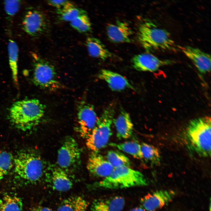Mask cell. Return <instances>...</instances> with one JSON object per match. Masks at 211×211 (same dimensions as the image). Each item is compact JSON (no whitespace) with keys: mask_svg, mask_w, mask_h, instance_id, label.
Masks as SVG:
<instances>
[{"mask_svg":"<svg viewBox=\"0 0 211 211\" xmlns=\"http://www.w3.org/2000/svg\"><path fill=\"white\" fill-rule=\"evenodd\" d=\"M97 77L105 81L113 91H120L126 89L135 90L128 80L121 75L110 70L103 69L97 75Z\"/></svg>","mask_w":211,"mask_h":211,"instance_id":"cell-16","label":"cell"},{"mask_svg":"<svg viewBox=\"0 0 211 211\" xmlns=\"http://www.w3.org/2000/svg\"><path fill=\"white\" fill-rule=\"evenodd\" d=\"M19 0H6L4 4L5 11L9 16H13L18 11L20 5Z\"/></svg>","mask_w":211,"mask_h":211,"instance_id":"cell-30","label":"cell"},{"mask_svg":"<svg viewBox=\"0 0 211 211\" xmlns=\"http://www.w3.org/2000/svg\"><path fill=\"white\" fill-rule=\"evenodd\" d=\"M8 50L9 64L12 72V78L14 83L17 85L18 47L14 41L10 39L8 43Z\"/></svg>","mask_w":211,"mask_h":211,"instance_id":"cell-24","label":"cell"},{"mask_svg":"<svg viewBox=\"0 0 211 211\" xmlns=\"http://www.w3.org/2000/svg\"><path fill=\"white\" fill-rule=\"evenodd\" d=\"M131 62L133 67L137 71L153 72L163 66L173 63L174 61L169 59L161 60L147 53L135 55Z\"/></svg>","mask_w":211,"mask_h":211,"instance_id":"cell-11","label":"cell"},{"mask_svg":"<svg viewBox=\"0 0 211 211\" xmlns=\"http://www.w3.org/2000/svg\"><path fill=\"white\" fill-rule=\"evenodd\" d=\"M45 108V106L35 98L18 101L11 107L9 119L17 128L26 131L38 124L44 115Z\"/></svg>","mask_w":211,"mask_h":211,"instance_id":"cell-2","label":"cell"},{"mask_svg":"<svg viewBox=\"0 0 211 211\" xmlns=\"http://www.w3.org/2000/svg\"><path fill=\"white\" fill-rule=\"evenodd\" d=\"M115 114V108L110 105L98 118L96 126L86 142L87 147L93 152H98L107 145L112 134L111 127Z\"/></svg>","mask_w":211,"mask_h":211,"instance_id":"cell-6","label":"cell"},{"mask_svg":"<svg viewBox=\"0 0 211 211\" xmlns=\"http://www.w3.org/2000/svg\"><path fill=\"white\" fill-rule=\"evenodd\" d=\"M47 3L50 5L57 8V9L62 8L70 1L68 0H48Z\"/></svg>","mask_w":211,"mask_h":211,"instance_id":"cell-31","label":"cell"},{"mask_svg":"<svg viewBox=\"0 0 211 211\" xmlns=\"http://www.w3.org/2000/svg\"><path fill=\"white\" fill-rule=\"evenodd\" d=\"M140 145L143 159L152 165H159L161 157L158 149L145 143H142Z\"/></svg>","mask_w":211,"mask_h":211,"instance_id":"cell-25","label":"cell"},{"mask_svg":"<svg viewBox=\"0 0 211 211\" xmlns=\"http://www.w3.org/2000/svg\"><path fill=\"white\" fill-rule=\"evenodd\" d=\"M48 21L45 14L33 8H28L24 14L22 22L23 30L30 36L38 37L47 30Z\"/></svg>","mask_w":211,"mask_h":211,"instance_id":"cell-8","label":"cell"},{"mask_svg":"<svg viewBox=\"0 0 211 211\" xmlns=\"http://www.w3.org/2000/svg\"><path fill=\"white\" fill-rule=\"evenodd\" d=\"M89 204L79 196L69 197L63 200L57 211H86Z\"/></svg>","mask_w":211,"mask_h":211,"instance_id":"cell-21","label":"cell"},{"mask_svg":"<svg viewBox=\"0 0 211 211\" xmlns=\"http://www.w3.org/2000/svg\"><path fill=\"white\" fill-rule=\"evenodd\" d=\"M87 168L89 172L97 177L106 178L112 173L114 168L98 152H92L88 161Z\"/></svg>","mask_w":211,"mask_h":211,"instance_id":"cell-13","label":"cell"},{"mask_svg":"<svg viewBox=\"0 0 211 211\" xmlns=\"http://www.w3.org/2000/svg\"><path fill=\"white\" fill-rule=\"evenodd\" d=\"M21 199L16 196L4 193L0 196V211H22Z\"/></svg>","mask_w":211,"mask_h":211,"instance_id":"cell-22","label":"cell"},{"mask_svg":"<svg viewBox=\"0 0 211 211\" xmlns=\"http://www.w3.org/2000/svg\"><path fill=\"white\" fill-rule=\"evenodd\" d=\"M86 45L89 55L92 57L104 60L113 56L112 54L97 38L88 37Z\"/></svg>","mask_w":211,"mask_h":211,"instance_id":"cell-19","label":"cell"},{"mask_svg":"<svg viewBox=\"0 0 211 211\" xmlns=\"http://www.w3.org/2000/svg\"><path fill=\"white\" fill-rule=\"evenodd\" d=\"M13 157L7 152H0V181L9 173L13 166Z\"/></svg>","mask_w":211,"mask_h":211,"instance_id":"cell-29","label":"cell"},{"mask_svg":"<svg viewBox=\"0 0 211 211\" xmlns=\"http://www.w3.org/2000/svg\"><path fill=\"white\" fill-rule=\"evenodd\" d=\"M81 155L76 140L71 137H67L58 152L57 163L59 167L64 170L76 166L80 161Z\"/></svg>","mask_w":211,"mask_h":211,"instance_id":"cell-9","label":"cell"},{"mask_svg":"<svg viewBox=\"0 0 211 211\" xmlns=\"http://www.w3.org/2000/svg\"><path fill=\"white\" fill-rule=\"evenodd\" d=\"M137 38L141 45L149 53L173 50L175 47L174 42L169 32L149 21L139 24Z\"/></svg>","mask_w":211,"mask_h":211,"instance_id":"cell-3","label":"cell"},{"mask_svg":"<svg viewBox=\"0 0 211 211\" xmlns=\"http://www.w3.org/2000/svg\"><path fill=\"white\" fill-rule=\"evenodd\" d=\"M211 121L205 116L191 120L185 132L186 146L189 151L202 157L211 155Z\"/></svg>","mask_w":211,"mask_h":211,"instance_id":"cell-1","label":"cell"},{"mask_svg":"<svg viewBox=\"0 0 211 211\" xmlns=\"http://www.w3.org/2000/svg\"><path fill=\"white\" fill-rule=\"evenodd\" d=\"M70 24L72 28L80 33H86L91 30V23L87 13L77 17L70 22Z\"/></svg>","mask_w":211,"mask_h":211,"instance_id":"cell-28","label":"cell"},{"mask_svg":"<svg viewBox=\"0 0 211 211\" xmlns=\"http://www.w3.org/2000/svg\"><path fill=\"white\" fill-rule=\"evenodd\" d=\"M125 203L124 198L120 196L99 199L93 201L91 211H122Z\"/></svg>","mask_w":211,"mask_h":211,"instance_id":"cell-17","label":"cell"},{"mask_svg":"<svg viewBox=\"0 0 211 211\" xmlns=\"http://www.w3.org/2000/svg\"><path fill=\"white\" fill-rule=\"evenodd\" d=\"M113 122L116 130V136L119 139H127L132 135L133 125L128 113L122 109L120 113Z\"/></svg>","mask_w":211,"mask_h":211,"instance_id":"cell-18","label":"cell"},{"mask_svg":"<svg viewBox=\"0 0 211 211\" xmlns=\"http://www.w3.org/2000/svg\"><path fill=\"white\" fill-rule=\"evenodd\" d=\"M51 182L53 189L59 191H67L73 186L72 183L64 171L59 167L53 170Z\"/></svg>","mask_w":211,"mask_h":211,"instance_id":"cell-20","label":"cell"},{"mask_svg":"<svg viewBox=\"0 0 211 211\" xmlns=\"http://www.w3.org/2000/svg\"><path fill=\"white\" fill-rule=\"evenodd\" d=\"M109 145L116 147L137 159H143L140 144L136 142L128 141L118 144L111 143Z\"/></svg>","mask_w":211,"mask_h":211,"instance_id":"cell-26","label":"cell"},{"mask_svg":"<svg viewBox=\"0 0 211 211\" xmlns=\"http://www.w3.org/2000/svg\"><path fill=\"white\" fill-rule=\"evenodd\" d=\"M78 130L82 137L87 139L95 127L98 118L93 105L85 101L78 103Z\"/></svg>","mask_w":211,"mask_h":211,"instance_id":"cell-10","label":"cell"},{"mask_svg":"<svg viewBox=\"0 0 211 211\" xmlns=\"http://www.w3.org/2000/svg\"><path fill=\"white\" fill-rule=\"evenodd\" d=\"M106 30L108 38L112 42L115 43L131 42V36L133 32L126 22L118 21L114 23L108 25Z\"/></svg>","mask_w":211,"mask_h":211,"instance_id":"cell-14","label":"cell"},{"mask_svg":"<svg viewBox=\"0 0 211 211\" xmlns=\"http://www.w3.org/2000/svg\"><path fill=\"white\" fill-rule=\"evenodd\" d=\"M57 13L60 20L70 22L79 16L87 13L85 10L76 7L70 1L62 8L57 9Z\"/></svg>","mask_w":211,"mask_h":211,"instance_id":"cell-23","label":"cell"},{"mask_svg":"<svg viewBox=\"0 0 211 211\" xmlns=\"http://www.w3.org/2000/svg\"><path fill=\"white\" fill-rule=\"evenodd\" d=\"M148 182L144 175L129 167L122 166L114 169L111 174L93 185L101 189H116L148 185Z\"/></svg>","mask_w":211,"mask_h":211,"instance_id":"cell-4","label":"cell"},{"mask_svg":"<svg viewBox=\"0 0 211 211\" xmlns=\"http://www.w3.org/2000/svg\"><path fill=\"white\" fill-rule=\"evenodd\" d=\"M33 80L37 86L43 89L55 90L62 84L58 80L54 67L37 54L33 53Z\"/></svg>","mask_w":211,"mask_h":211,"instance_id":"cell-7","label":"cell"},{"mask_svg":"<svg viewBox=\"0 0 211 211\" xmlns=\"http://www.w3.org/2000/svg\"><path fill=\"white\" fill-rule=\"evenodd\" d=\"M130 211H146L143 208L137 207L131 209Z\"/></svg>","mask_w":211,"mask_h":211,"instance_id":"cell-32","label":"cell"},{"mask_svg":"<svg viewBox=\"0 0 211 211\" xmlns=\"http://www.w3.org/2000/svg\"><path fill=\"white\" fill-rule=\"evenodd\" d=\"M13 161L16 177L25 183H35L42 177L43 164L35 153L28 150L21 151L16 155Z\"/></svg>","mask_w":211,"mask_h":211,"instance_id":"cell-5","label":"cell"},{"mask_svg":"<svg viewBox=\"0 0 211 211\" xmlns=\"http://www.w3.org/2000/svg\"><path fill=\"white\" fill-rule=\"evenodd\" d=\"M40 211H54L52 209L47 207H42L40 209Z\"/></svg>","mask_w":211,"mask_h":211,"instance_id":"cell-33","label":"cell"},{"mask_svg":"<svg viewBox=\"0 0 211 211\" xmlns=\"http://www.w3.org/2000/svg\"><path fill=\"white\" fill-rule=\"evenodd\" d=\"M182 51L193 62L198 71L202 73L210 72L211 70L210 55L200 49L186 46L181 48Z\"/></svg>","mask_w":211,"mask_h":211,"instance_id":"cell-15","label":"cell"},{"mask_svg":"<svg viewBox=\"0 0 211 211\" xmlns=\"http://www.w3.org/2000/svg\"><path fill=\"white\" fill-rule=\"evenodd\" d=\"M107 160L114 168L122 166L129 167L131 164L129 159L119 151L110 150L106 155Z\"/></svg>","mask_w":211,"mask_h":211,"instance_id":"cell-27","label":"cell"},{"mask_svg":"<svg viewBox=\"0 0 211 211\" xmlns=\"http://www.w3.org/2000/svg\"><path fill=\"white\" fill-rule=\"evenodd\" d=\"M175 195L173 190H157L145 195L141 198V203L146 211H156L171 202Z\"/></svg>","mask_w":211,"mask_h":211,"instance_id":"cell-12","label":"cell"}]
</instances>
